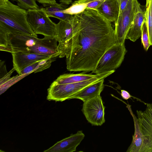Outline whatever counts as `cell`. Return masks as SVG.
<instances>
[{"instance_id": "cell-1", "label": "cell", "mask_w": 152, "mask_h": 152, "mask_svg": "<svg viewBox=\"0 0 152 152\" xmlns=\"http://www.w3.org/2000/svg\"><path fill=\"white\" fill-rule=\"evenodd\" d=\"M72 30L63 52L66 69L71 72L93 71L101 57L115 43L111 23L96 10L86 9L74 15Z\"/></svg>"}, {"instance_id": "cell-2", "label": "cell", "mask_w": 152, "mask_h": 152, "mask_svg": "<svg viewBox=\"0 0 152 152\" xmlns=\"http://www.w3.org/2000/svg\"><path fill=\"white\" fill-rule=\"evenodd\" d=\"M56 37L39 39L29 35L0 28V50L12 53H35L53 58L59 56Z\"/></svg>"}, {"instance_id": "cell-3", "label": "cell", "mask_w": 152, "mask_h": 152, "mask_svg": "<svg viewBox=\"0 0 152 152\" xmlns=\"http://www.w3.org/2000/svg\"><path fill=\"white\" fill-rule=\"evenodd\" d=\"M27 10L9 0H0V28L37 37L27 20Z\"/></svg>"}, {"instance_id": "cell-4", "label": "cell", "mask_w": 152, "mask_h": 152, "mask_svg": "<svg viewBox=\"0 0 152 152\" xmlns=\"http://www.w3.org/2000/svg\"><path fill=\"white\" fill-rule=\"evenodd\" d=\"M115 71H110L98 74L91 79L76 83L59 84L54 81L48 90L47 99L56 102L69 99L71 97L79 91L94 83L104 79Z\"/></svg>"}, {"instance_id": "cell-5", "label": "cell", "mask_w": 152, "mask_h": 152, "mask_svg": "<svg viewBox=\"0 0 152 152\" xmlns=\"http://www.w3.org/2000/svg\"><path fill=\"white\" fill-rule=\"evenodd\" d=\"M45 13L44 7L27 10V20L34 33L44 37H56V24Z\"/></svg>"}, {"instance_id": "cell-6", "label": "cell", "mask_w": 152, "mask_h": 152, "mask_svg": "<svg viewBox=\"0 0 152 152\" xmlns=\"http://www.w3.org/2000/svg\"><path fill=\"white\" fill-rule=\"evenodd\" d=\"M126 52L124 44L115 43L101 57L92 73L98 74L115 71L121 65Z\"/></svg>"}, {"instance_id": "cell-7", "label": "cell", "mask_w": 152, "mask_h": 152, "mask_svg": "<svg viewBox=\"0 0 152 152\" xmlns=\"http://www.w3.org/2000/svg\"><path fill=\"white\" fill-rule=\"evenodd\" d=\"M134 13V1L129 0L125 8L114 22L115 43H125L127 35L133 24Z\"/></svg>"}, {"instance_id": "cell-8", "label": "cell", "mask_w": 152, "mask_h": 152, "mask_svg": "<svg viewBox=\"0 0 152 152\" xmlns=\"http://www.w3.org/2000/svg\"><path fill=\"white\" fill-rule=\"evenodd\" d=\"M100 95L83 102L82 111L88 122L101 126L105 122L104 109Z\"/></svg>"}, {"instance_id": "cell-9", "label": "cell", "mask_w": 152, "mask_h": 152, "mask_svg": "<svg viewBox=\"0 0 152 152\" xmlns=\"http://www.w3.org/2000/svg\"><path fill=\"white\" fill-rule=\"evenodd\" d=\"M136 113L146 152H152V103L147 104L145 110Z\"/></svg>"}, {"instance_id": "cell-10", "label": "cell", "mask_w": 152, "mask_h": 152, "mask_svg": "<svg viewBox=\"0 0 152 152\" xmlns=\"http://www.w3.org/2000/svg\"><path fill=\"white\" fill-rule=\"evenodd\" d=\"M85 135L81 131L57 142L45 152H73L84 139Z\"/></svg>"}, {"instance_id": "cell-11", "label": "cell", "mask_w": 152, "mask_h": 152, "mask_svg": "<svg viewBox=\"0 0 152 152\" xmlns=\"http://www.w3.org/2000/svg\"><path fill=\"white\" fill-rule=\"evenodd\" d=\"M11 53L13 67L19 75L22 69L33 63L39 60L53 58L35 53L20 52Z\"/></svg>"}, {"instance_id": "cell-12", "label": "cell", "mask_w": 152, "mask_h": 152, "mask_svg": "<svg viewBox=\"0 0 152 152\" xmlns=\"http://www.w3.org/2000/svg\"><path fill=\"white\" fill-rule=\"evenodd\" d=\"M135 13L133 24L126 36V39L134 42L141 35L142 27L145 21V10L142 8L137 0H134Z\"/></svg>"}, {"instance_id": "cell-13", "label": "cell", "mask_w": 152, "mask_h": 152, "mask_svg": "<svg viewBox=\"0 0 152 152\" xmlns=\"http://www.w3.org/2000/svg\"><path fill=\"white\" fill-rule=\"evenodd\" d=\"M72 30L71 21L70 22L60 20L56 24V38L58 42L57 50L61 54L69 41Z\"/></svg>"}, {"instance_id": "cell-14", "label": "cell", "mask_w": 152, "mask_h": 152, "mask_svg": "<svg viewBox=\"0 0 152 152\" xmlns=\"http://www.w3.org/2000/svg\"><path fill=\"white\" fill-rule=\"evenodd\" d=\"M104 79H102L84 88L70 97L77 99L83 102L100 95L104 88Z\"/></svg>"}, {"instance_id": "cell-15", "label": "cell", "mask_w": 152, "mask_h": 152, "mask_svg": "<svg viewBox=\"0 0 152 152\" xmlns=\"http://www.w3.org/2000/svg\"><path fill=\"white\" fill-rule=\"evenodd\" d=\"M96 10L110 22H115L119 15V0H105Z\"/></svg>"}, {"instance_id": "cell-16", "label": "cell", "mask_w": 152, "mask_h": 152, "mask_svg": "<svg viewBox=\"0 0 152 152\" xmlns=\"http://www.w3.org/2000/svg\"><path fill=\"white\" fill-rule=\"evenodd\" d=\"M131 112L134 125V133L131 144L126 152H146L142 134L141 131L137 117Z\"/></svg>"}, {"instance_id": "cell-17", "label": "cell", "mask_w": 152, "mask_h": 152, "mask_svg": "<svg viewBox=\"0 0 152 152\" xmlns=\"http://www.w3.org/2000/svg\"><path fill=\"white\" fill-rule=\"evenodd\" d=\"M68 7L67 5L62 3H57L54 5L44 7L45 11L49 17L57 18L60 20L70 22L74 15L64 13L62 11Z\"/></svg>"}, {"instance_id": "cell-18", "label": "cell", "mask_w": 152, "mask_h": 152, "mask_svg": "<svg viewBox=\"0 0 152 152\" xmlns=\"http://www.w3.org/2000/svg\"><path fill=\"white\" fill-rule=\"evenodd\" d=\"M105 0H77L70 6L71 12L76 15L82 12L86 9H96Z\"/></svg>"}, {"instance_id": "cell-19", "label": "cell", "mask_w": 152, "mask_h": 152, "mask_svg": "<svg viewBox=\"0 0 152 152\" xmlns=\"http://www.w3.org/2000/svg\"><path fill=\"white\" fill-rule=\"evenodd\" d=\"M97 75L86 74L84 73L76 74H65L59 76L54 81L59 84L76 83L91 79Z\"/></svg>"}, {"instance_id": "cell-20", "label": "cell", "mask_w": 152, "mask_h": 152, "mask_svg": "<svg viewBox=\"0 0 152 152\" xmlns=\"http://www.w3.org/2000/svg\"><path fill=\"white\" fill-rule=\"evenodd\" d=\"M57 57L50 58L37 61L22 69L19 75L27 74L29 73H34L42 71L49 68L51 63Z\"/></svg>"}, {"instance_id": "cell-21", "label": "cell", "mask_w": 152, "mask_h": 152, "mask_svg": "<svg viewBox=\"0 0 152 152\" xmlns=\"http://www.w3.org/2000/svg\"><path fill=\"white\" fill-rule=\"evenodd\" d=\"M145 18L149 42L152 45V0H146Z\"/></svg>"}, {"instance_id": "cell-22", "label": "cell", "mask_w": 152, "mask_h": 152, "mask_svg": "<svg viewBox=\"0 0 152 152\" xmlns=\"http://www.w3.org/2000/svg\"><path fill=\"white\" fill-rule=\"evenodd\" d=\"M17 5L21 8L26 10L37 9L39 6L35 0H15Z\"/></svg>"}, {"instance_id": "cell-23", "label": "cell", "mask_w": 152, "mask_h": 152, "mask_svg": "<svg viewBox=\"0 0 152 152\" xmlns=\"http://www.w3.org/2000/svg\"><path fill=\"white\" fill-rule=\"evenodd\" d=\"M141 41L145 50H147L151 45L149 40L148 29L145 21L142 27Z\"/></svg>"}, {"instance_id": "cell-24", "label": "cell", "mask_w": 152, "mask_h": 152, "mask_svg": "<svg viewBox=\"0 0 152 152\" xmlns=\"http://www.w3.org/2000/svg\"><path fill=\"white\" fill-rule=\"evenodd\" d=\"M42 4L43 7H46L55 4L57 3L56 0H35Z\"/></svg>"}, {"instance_id": "cell-25", "label": "cell", "mask_w": 152, "mask_h": 152, "mask_svg": "<svg viewBox=\"0 0 152 152\" xmlns=\"http://www.w3.org/2000/svg\"><path fill=\"white\" fill-rule=\"evenodd\" d=\"M7 73L4 61L0 60V78L3 77Z\"/></svg>"}, {"instance_id": "cell-26", "label": "cell", "mask_w": 152, "mask_h": 152, "mask_svg": "<svg viewBox=\"0 0 152 152\" xmlns=\"http://www.w3.org/2000/svg\"><path fill=\"white\" fill-rule=\"evenodd\" d=\"M129 0H119V14L126 7Z\"/></svg>"}, {"instance_id": "cell-27", "label": "cell", "mask_w": 152, "mask_h": 152, "mask_svg": "<svg viewBox=\"0 0 152 152\" xmlns=\"http://www.w3.org/2000/svg\"><path fill=\"white\" fill-rule=\"evenodd\" d=\"M121 94L122 98L125 100H128L132 96L128 91L124 90H121Z\"/></svg>"}, {"instance_id": "cell-28", "label": "cell", "mask_w": 152, "mask_h": 152, "mask_svg": "<svg viewBox=\"0 0 152 152\" xmlns=\"http://www.w3.org/2000/svg\"><path fill=\"white\" fill-rule=\"evenodd\" d=\"M59 1L61 3L68 5L72 3V0H60Z\"/></svg>"}]
</instances>
